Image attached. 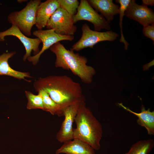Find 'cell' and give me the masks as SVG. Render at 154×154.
Wrapping results in <instances>:
<instances>
[{"label":"cell","mask_w":154,"mask_h":154,"mask_svg":"<svg viewBox=\"0 0 154 154\" xmlns=\"http://www.w3.org/2000/svg\"><path fill=\"white\" fill-rule=\"evenodd\" d=\"M80 103L71 105L63 110L64 118L56 135L58 141L64 143L73 139V124Z\"/></svg>","instance_id":"cell-10"},{"label":"cell","mask_w":154,"mask_h":154,"mask_svg":"<svg viewBox=\"0 0 154 154\" xmlns=\"http://www.w3.org/2000/svg\"><path fill=\"white\" fill-rule=\"evenodd\" d=\"M59 7L58 0H47L40 3L36 13L35 25L38 29L46 27L48 20Z\"/></svg>","instance_id":"cell-12"},{"label":"cell","mask_w":154,"mask_h":154,"mask_svg":"<svg viewBox=\"0 0 154 154\" xmlns=\"http://www.w3.org/2000/svg\"><path fill=\"white\" fill-rule=\"evenodd\" d=\"M124 15L136 21L143 27L154 23L153 10L145 5L137 4L134 0H130Z\"/></svg>","instance_id":"cell-11"},{"label":"cell","mask_w":154,"mask_h":154,"mask_svg":"<svg viewBox=\"0 0 154 154\" xmlns=\"http://www.w3.org/2000/svg\"><path fill=\"white\" fill-rule=\"evenodd\" d=\"M81 30V37L70 49L73 51H78L87 48H92L98 43L105 41H112L119 36L117 33L112 31L100 32L92 30L86 23L82 25Z\"/></svg>","instance_id":"cell-5"},{"label":"cell","mask_w":154,"mask_h":154,"mask_svg":"<svg viewBox=\"0 0 154 154\" xmlns=\"http://www.w3.org/2000/svg\"><path fill=\"white\" fill-rule=\"evenodd\" d=\"M33 87L36 92L45 91L51 99L63 110L78 103L85 102L80 84L66 75H51L35 81Z\"/></svg>","instance_id":"cell-1"},{"label":"cell","mask_w":154,"mask_h":154,"mask_svg":"<svg viewBox=\"0 0 154 154\" xmlns=\"http://www.w3.org/2000/svg\"><path fill=\"white\" fill-rule=\"evenodd\" d=\"M60 7L73 17L76 14L80 3L78 0H58Z\"/></svg>","instance_id":"cell-21"},{"label":"cell","mask_w":154,"mask_h":154,"mask_svg":"<svg viewBox=\"0 0 154 154\" xmlns=\"http://www.w3.org/2000/svg\"><path fill=\"white\" fill-rule=\"evenodd\" d=\"M74 121L76 127L73 129V139L83 141L95 150L100 149L103 133L102 126L85 102L80 103Z\"/></svg>","instance_id":"cell-3"},{"label":"cell","mask_w":154,"mask_h":154,"mask_svg":"<svg viewBox=\"0 0 154 154\" xmlns=\"http://www.w3.org/2000/svg\"><path fill=\"white\" fill-rule=\"evenodd\" d=\"M54 31V29H38L33 32V35L39 38L42 43V47L39 52L35 55L31 56L27 59L33 65L37 64L42 54L54 44L62 40L71 41L74 39V36L60 35L56 33Z\"/></svg>","instance_id":"cell-8"},{"label":"cell","mask_w":154,"mask_h":154,"mask_svg":"<svg viewBox=\"0 0 154 154\" xmlns=\"http://www.w3.org/2000/svg\"><path fill=\"white\" fill-rule=\"evenodd\" d=\"M50 50L55 55L56 67L70 70L84 83L91 82L96 72L93 68L87 65L88 60L85 57L67 49L60 42L52 45Z\"/></svg>","instance_id":"cell-2"},{"label":"cell","mask_w":154,"mask_h":154,"mask_svg":"<svg viewBox=\"0 0 154 154\" xmlns=\"http://www.w3.org/2000/svg\"><path fill=\"white\" fill-rule=\"evenodd\" d=\"M118 105L124 109L135 115L138 117L137 123L144 127L147 130L148 134L150 135H154V112H151L149 108L145 109L143 105L141 107L140 113L134 112L129 108L124 106L121 103H118Z\"/></svg>","instance_id":"cell-15"},{"label":"cell","mask_w":154,"mask_h":154,"mask_svg":"<svg viewBox=\"0 0 154 154\" xmlns=\"http://www.w3.org/2000/svg\"><path fill=\"white\" fill-rule=\"evenodd\" d=\"M11 36L16 37L21 42L25 48L26 52L23 60L25 61L31 56L32 52L34 55L37 54L40 51L39 45L41 42L38 38H31L24 35L15 25L11 26L7 30L0 32V42L5 40V38L7 36Z\"/></svg>","instance_id":"cell-9"},{"label":"cell","mask_w":154,"mask_h":154,"mask_svg":"<svg viewBox=\"0 0 154 154\" xmlns=\"http://www.w3.org/2000/svg\"><path fill=\"white\" fill-rule=\"evenodd\" d=\"M41 96L43 103V110L49 112L52 115L63 116V110L50 98L48 94L42 90L37 91Z\"/></svg>","instance_id":"cell-17"},{"label":"cell","mask_w":154,"mask_h":154,"mask_svg":"<svg viewBox=\"0 0 154 154\" xmlns=\"http://www.w3.org/2000/svg\"><path fill=\"white\" fill-rule=\"evenodd\" d=\"M87 1L108 22L112 20L114 16L119 14V6L114 3L112 0H88Z\"/></svg>","instance_id":"cell-14"},{"label":"cell","mask_w":154,"mask_h":154,"mask_svg":"<svg viewBox=\"0 0 154 154\" xmlns=\"http://www.w3.org/2000/svg\"><path fill=\"white\" fill-rule=\"evenodd\" d=\"M73 17L59 7L48 21L47 29H54L56 33L66 36H73L77 27L74 25Z\"/></svg>","instance_id":"cell-7"},{"label":"cell","mask_w":154,"mask_h":154,"mask_svg":"<svg viewBox=\"0 0 154 154\" xmlns=\"http://www.w3.org/2000/svg\"><path fill=\"white\" fill-rule=\"evenodd\" d=\"M25 94L28 100L27 108L29 110L41 109L43 110V103L41 95L38 93L35 95L29 91H25Z\"/></svg>","instance_id":"cell-19"},{"label":"cell","mask_w":154,"mask_h":154,"mask_svg":"<svg viewBox=\"0 0 154 154\" xmlns=\"http://www.w3.org/2000/svg\"><path fill=\"white\" fill-rule=\"evenodd\" d=\"M130 0H117L115 1L119 3V25L120 28L121 37L119 40L120 42H122L124 44V48L125 50L128 49L129 44L126 41L122 31V21L124 12L126 10L130 2Z\"/></svg>","instance_id":"cell-20"},{"label":"cell","mask_w":154,"mask_h":154,"mask_svg":"<svg viewBox=\"0 0 154 154\" xmlns=\"http://www.w3.org/2000/svg\"><path fill=\"white\" fill-rule=\"evenodd\" d=\"M16 52L14 51L4 53L0 55V75H7L18 79L26 80L25 78L31 77L29 72H21L14 70L9 64V60L12 58Z\"/></svg>","instance_id":"cell-16"},{"label":"cell","mask_w":154,"mask_h":154,"mask_svg":"<svg viewBox=\"0 0 154 154\" xmlns=\"http://www.w3.org/2000/svg\"><path fill=\"white\" fill-rule=\"evenodd\" d=\"M73 19L74 23L80 21H88L93 25L95 31H100L102 29L109 30L111 29L110 22L94 9L87 0L80 1Z\"/></svg>","instance_id":"cell-6"},{"label":"cell","mask_w":154,"mask_h":154,"mask_svg":"<svg viewBox=\"0 0 154 154\" xmlns=\"http://www.w3.org/2000/svg\"><path fill=\"white\" fill-rule=\"evenodd\" d=\"M142 5L147 6L148 5L153 6L154 5V1L153 0H143Z\"/></svg>","instance_id":"cell-23"},{"label":"cell","mask_w":154,"mask_h":154,"mask_svg":"<svg viewBox=\"0 0 154 154\" xmlns=\"http://www.w3.org/2000/svg\"><path fill=\"white\" fill-rule=\"evenodd\" d=\"M94 149L89 144L77 138L64 143L56 151V154H96Z\"/></svg>","instance_id":"cell-13"},{"label":"cell","mask_w":154,"mask_h":154,"mask_svg":"<svg viewBox=\"0 0 154 154\" xmlns=\"http://www.w3.org/2000/svg\"><path fill=\"white\" fill-rule=\"evenodd\" d=\"M41 2L40 0H30L21 10L11 13L7 17L9 22L18 27L24 35L30 36L35 24L37 7Z\"/></svg>","instance_id":"cell-4"},{"label":"cell","mask_w":154,"mask_h":154,"mask_svg":"<svg viewBox=\"0 0 154 154\" xmlns=\"http://www.w3.org/2000/svg\"><path fill=\"white\" fill-rule=\"evenodd\" d=\"M143 33L145 36L151 39L154 42V23L143 27Z\"/></svg>","instance_id":"cell-22"},{"label":"cell","mask_w":154,"mask_h":154,"mask_svg":"<svg viewBox=\"0 0 154 154\" xmlns=\"http://www.w3.org/2000/svg\"><path fill=\"white\" fill-rule=\"evenodd\" d=\"M154 146L153 139L139 141L133 144L125 154H148Z\"/></svg>","instance_id":"cell-18"}]
</instances>
